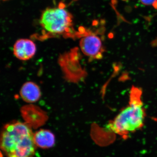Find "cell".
I'll list each match as a JSON object with an SVG mask.
<instances>
[{"mask_svg":"<svg viewBox=\"0 0 157 157\" xmlns=\"http://www.w3.org/2000/svg\"><path fill=\"white\" fill-rule=\"evenodd\" d=\"M143 4L145 5H153L157 0H140Z\"/></svg>","mask_w":157,"mask_h":157,"instance_id":"obj_8","label":"cell"},{"mask_svg":"<svg viewBox=\"0 0 157 157\" xmlns=\"http://www.w3.org/2000/svg\"><path fill=\"white\" fill-rule=\"evenodd\" d=\"M79 46L85 55L90 59H101L105 52L103 39L93 32H85L81 37Z\"/></svg>","mask_w":157,"mask_h":157,"instance_id":"obj_4","label":"cell"},{"mask_svg":"<svg viewBox=\"0 0 157 157\" xmlns=\"http://www.w3.org/2000/svg\"><path fill=\"white\" fill-rule=\"evenodd\" d=\"M73 17L63 7L47 8L42 12L39 24L45 35L72 37L74 33Z\"/></svg>","mask_w":157,"mask_h":157,"instance_id":"obj_3","label":"cell"},{"mask_svg":"<svg viewBox=\"0 0 157 157\" xmlns=\"http://www.w3.org/2000/svg\"><path fill=\"white\" fill-rule=\"evenodd\" d=\"M141 88L133 86L130 91L128 105L108 124V128L124 139L143 128L146 113L142 100Z\"/></svg>","mask_w":157,"mask_h":157,"instance_id":"obj_2","label":"cell"},{"mask_svg":"<svg viewBox=\"0 0 157 157\" xmlns=\"http://www.w3.org/2000/svg\"><path fill=\"white\" fill-rule=\"evenodd\" d=\"M36 146L42 149L52 147L56 142L55 136L52 132L46 129H41L34 134Z\"/></svg>","mask_w":157,"mask_h":157,"instance_id":"obj_7","label":"cell"},{"mask_svg":"<svg viewBox=\"0 0 157 157\" xmlns=\"http://www.w3.org/2000/svg\"><path fill=\"white\" fill-rule=\"evenodd\" d=\"M0 157H4V155H3V154L1 151H0Z\"/></svg>","mask_w":157,"mask_h":157,"instance_id":"obj_9","label":"cell"},{"mask_svg":"<svg viewBox=\"0 0 157 157\" xmlns=\"http://www.w3.org/2000/svg\"><path fill=\"white\" fill-rule=\"evenodd\" d=\"M20 94L22 100L27 103H35L41 98V90L36 83L33 82H27L23 85Z\"/></svg>","mask_w":157,"mask_h":157,"instance_id":"obj_6","label":"cell"},{"mask_svg":"<svg viewBox=\"0 0 157 157\" xmlns=\"http://www.w3.org/2000/svg\"><path fill=\"white\" fill-rule=\"evenodd\" d=\"M34 134L26 123H8L0 132V151L6 157H34L36 147Z\"/></svg>","mask_w":157,"mask_h":157,"instance_id":"obj_1","label":"cell"},{"mask_svg":"<svg viewBox=\"0 0 157 157\" xmlns=\"http://www.w3.org/2000/svg\"><path fill=\"white\" fill-rule=\"evenodd\" d=\"M9 1V0H0V2H6V1Z\"/></svg>","mask_w":157,"mask_h":157,"instance_id":"obj_10","label":"cell"},{"mask_svg":"<svg viewBox=\"0 0 157 157\" xmlns=\"http://www.w3.org/2000/svg\"><path fill=\"white\" fill-rule=\"evenodd\" d=\"M36 52V44L30 39H18L13 46V53L18 59L22 61L29 60L33 57Z\"/></svg>","mask_w":157,"mask_h":157,"instance_id":"obj_5","label":"cell"}]
</instances>
